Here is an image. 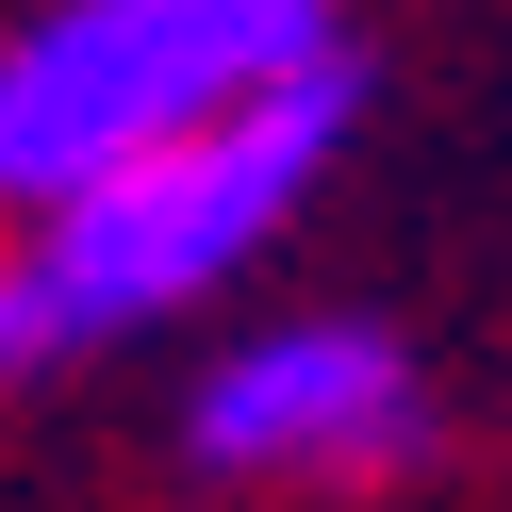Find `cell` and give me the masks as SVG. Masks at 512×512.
<instances>
[{"instance_id": "2", "label": "cell", "mask_w": 512, "mask_h": 512, "mask_svg": "<svg viewBox=\"0 0 512 512\" xmlns=\"http://www.w3.org/2000/svg\"><path fill=\"white\" fill-rule=\"evenodd\" d=\"M314 50H331L314 0H50L34 34H0V215L34 232L50 199H83L133 149L265 100Z\"/></svg>"}, {"instance_id": "1", "label": "cell", "mask_w": 512, "mask_h": 512, "mask_svg": "<svg viewBox=\"0 0 512 512\" xmlns=\"http://www.w3.org/2000/svg\"><path fill=\"white\" fill-rule=\"evenodd\" d=\"M347 100H364V83H347V50H314V67L265 83V100H232V116H199V133L133 149L116 182L50 199V215H34V281H50V314H67V347L149 331V314L215 298V281H232L248 248L314 199V166L347 149Z\"/></svg>"}, {"instance_id": "4", "label": "cell", "mask_w": 512, "mask_h": 512, "mask_svg": "<svg viewBox=\"0 0 512 512\" xmlns=\"http://www.w3.org/2000/svg\"><path fill=\"white\" fill-rule=\"evenodd\" d=\"M50 364H67V314H50L34 248H0V380H50Z\"/></svg>"}, {"instance_id": "3", "label": "cell", "mask_w": 512, "mask_h": 512, "mask_svg": "<svg viewBox=\"0 0 512 512\" xmlns=\"http://www.w3.org/2000/svg\"><path fill=\"white\" fill-rule=\"evenodd\" d=\"M182 446L215 479H380L430 446V397H413V347L364 331V314H298V331L232 347V364L182 397Z\"/></svg>"}]
</instances>
